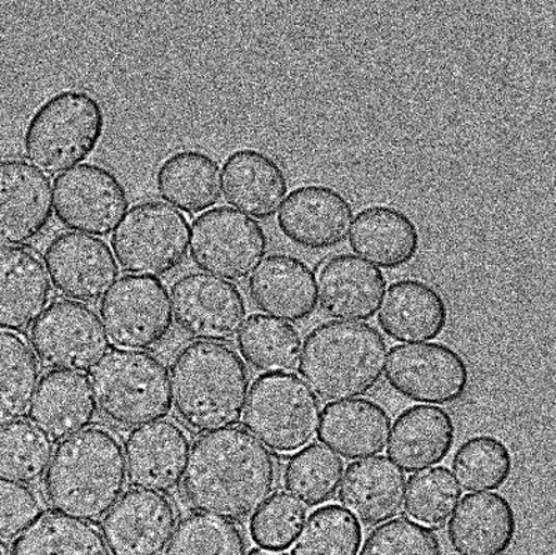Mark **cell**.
<instances>
[{"instance_id":"1","label":"cell","mask_w":556,"mask_h":555,"mask_svg":"<svg viewBox=\"0 0 556 555\" xmlns=\"http://www.w3.org/2000/svg\"><path fill=\"white\" fill-rule=\"evenodd\" d=\"M277 483L278 465L269 450L233 427L197 440L184 492L198 512L242 522L264 506Z\"/></svg>"},{"instance_id":"2","label":"cell","mask_w":556,"mask_h":555,"mask_svg":"<svg viewBox=\"0 0 556 555\" xmlns=\"http://www.w3.org/2000/svg\"><path fill=\"white\" fill-rule=\"evenodd\" d=\"M43 487L49 506L59 515L84 522L100 521L127 487L122 443L100 427L64 439L54 449Z\"/></svg>"},{"instance_id":"3","label":"cell","mask_w":556,"mask_h":555,"mask_svg":"<svg viewBox=\"0 0 556 555\" xmlns=\"http://www.w3.org/2000/svg\"><path fill=\"white\" fill-rule=\"evenodd\" d=\"M169 377L175 413L192 431H222L242 419L250 375L232 348L190 343L174 358Z\"/></svg>"},{"instance_id":"4","label":"cell","mask_w":556,"mask_h":555,"mask_svg":"<svg viewBox=\"0 0 556 555\" xmlns=\"http://www.w3.org/2000/svg\"><path fill=\"white\" fill-rule=\"evenodd\" d=\"M388 343L368 324L330 321L304 340L299 373L315 396L345 402L365 396L382 381Z\"/></svg>"},{"instance_id":"5","label":"cell","mask_w":556,"mask_h":555,"mask_svg":"<svg viewBox=\"0 0 556 555\" xmlns=\"http://www.w3.org/2000/svg\"><path fill=\"white\" fill-rule=\"evenodd\" d=\"M106 116L92 94L78 89L53 94L35 110L24 133V153L45 175L70 172L94 152Z\"/></svg>"},{"instance_id":"6","label":"cell","mask_w":556,"mask_h":555,"mask_svg":"<svg viewBox=\"0 0 556 555\" xmlns=\"http://www.w3.org/2000/svg\"><path fill=\"white\" fill-rule=\"evenodd\" d=\"M100 413L114 427L137 429L173 408L172 377L162 358L139 350H112L90 371Z\"/></svg>"},{"instance_id":"7","label":"cell","mask_w":556,"mask_h":555,"mask_svg":"<svg viewBox=\"0 0 556 555\" xmlns=\"http://www.w3.org/2000/svg\"><path fill=\"white\" fill-rule=\"evenodd\" d=\"M248 432L279 456H290L313 442L320 402L299 375L265 374L250 389L243 413Z\"/></svg>"},{"instance_id":"8","label":"cell","mask_w":556,"mask_h":555,"mask_svg":"<svg viewBox=\"0 0 556 555\" xmlns=\"http://www.w3.org/2000/svg\"><path fill=\"white\" fill-rule=\"evenodd\" d=\"M189 219L162 202L134 206L112 237L114 257L125 273L164 277L182 266L189 252Z\"/></svg>"},{"instance_id":"9","label":"cell","mask_w":556,"mask_h":555,"mask_svg":"<svg viewBox=\"0 0 556 555\" xmlns=\"http://www.w3.org/2000/svg\"><path fill=\"white\" fill-rule=\"evenodd\" d=\"M190 258L204 274L243 281L268 252V237L254 218L232 207L208 210L194 219Z\"/></svg>"},{"instance_id":"10","label":"cell","mask_w":556,"mask_h":555,"mask_svg":"<svg viewBox=\"0 0 556 555\" xmlns=\"http://www.w3.org/2000/svg\"><path fill=\"white\" fill-rule=\"evenodd\" d=\"M37 360L52 371H92L110 352V339L99 315L87 304L59 300L31 327Z\"/></svg>"},{"instance_id":"11","label":"cell","mask_w":556,"mask_h":555,"mask_svg":"<svg viewBox=\"0 0 556 555\" xmlns=\"http://www.w3.org/2000/svg\"><path fill=\"white\" fill-rule=\"evenodd\" d=\"M102 323L115 346L157 348L172 332L174 313L168 288L156 278L125 275L100 304Z\"/></svg>"},{"instance_id":"12","label":"cell","mask_w":556,"mask_h":555,"mask_svg":"<svg viewBox=\"0 0 556 555\" xmlns=\"http://www.w3.org/2000/svg\"><path fill=\"white\" fill-rule=\"evenodd\" d=\"M53 204L64 227L89 237H109L127 214L129 200L117 175L84 163L54 179Z\"/></svg>"},{"instance_id":"13","label":"cell","mask_w":556,"mask_h":555,"mask_svg":"<svg viewBox=\"0 0 556 555\" xmlns=\"http://www.w3.org/2000/svg\"><path fill=\"white\" fill-rule=\"evenodd\" d=\"M386 379L401 396L422 404H453L468 392V364L442 343L403 344L390 350Z\"/></svg>"},{"instance_id":"14","label":"cell","mask_w":556,"mask_h":555,"mask_svg":"<svg viewBox=\"0 0 556 555\" xmlns=\"http://www.w3.org/2000/svg\"><path fill=\"white\" fill-rule=\"evenodd\" d=\"M175 321L200 342H229L242 331L248 304L238 287L204 273L184 275L172 287Z\"/></svg>"},{"instance_id":"15","label":"cell","mask_w":556,"mask_h":555,"mask_svg":"<svg viewBox=\"0 0 556 555\" xmlns=\"http://www.w3.org/2000/svg\"><path fill=\"white\" fill-rule=\"evenodd\" d=\"M43 262L54 289L83 304L106 297L119 277L112 249L102 239L89 235H58L45 250Z\"/></svg>"},{"instance_id":"16","label":"cell","mask_w":556,"mask_h":555,"mask_svg":"<svg viewBox=\"0 0 556 555\" xmlns=\"http://www.w3.org/2000/svg\"><path fill=\"white\" fill-rule=\"evenodd\" d=\"M53 217V189L48 175L24 160L0 162V247L35 241Z\"/></svg>"},{"instance_id":"17","label":"cell","mask_w":556,"mask_h":555,"mask_svg":"<svg viewBox=\"0 0 556 555\" xmlns=\"http://www.w3.org/2000/svg\"><path fill=\"white\" fill-rule=\"evenodd\" d=\"M125 465L134 488L169 493L184 482L190 454L189 434L172 419L143 425L125 439Z\"/></svg>"},{"instance_id":"18","label":"cell","mask_w":556,"mask_h":555,"mask_svg":"<svg viewBox=\"0 0 556 555\" xmlns=\"http://www.w3.org/2000/svg\"><path fill=\"white\" fill-rule=\"evenodd\" d=\"M178 525L174 504L149 490L125 493L102 525L113 555H162Z\"/></svg>"},{"instance_id":"19","label":"cell","mask_w":556,"mask_h":555,"mask_svg":"<svg viewBox=\"0 0 556 555\" xmlns=\"http://www.w3.org/2000/svg\"><path fill=\"white\" fill-rule=\"evenodd\" d=\"M349 200L327 185H304L285 199L278 213L280 231L300 248L338 247L349 237L353 222Z\"/></svg>"},{"instance_id":"20","label":"cell","mask_w":556,"mask_h":555,"mask_svg":"<svg viewBox=\"0 0 556 555\" xmlns=\"http://www.w3.org/2000/svg\"><path fill=\"white\" fill-rule=\"evenodd\" d=\"M255 306L275 319L304 321L318 306L317 277L302 260L289 254H270L249 279Z\"/></svg>"},{"instance_id":"21","label":"cell","mask_w":556,"mask_h":555,"mask_svg":"<svg viewBox=\"0 0 556 555\" xmlns=\"http://www.w3.org/2000/svg\"><path fill=\"white\" fill-rule=\"evenodd\" d=\"M386 285L383 273L372 264L355 254H339L320 268V307L340 321H368L382 304Z\"/></svg>"},{"instance_id":"22","label":"cell","mask_w":556,"mask_h":555,"mask_svg":"<svg viewBox=\"0 0 556 555\" xmlns=\"http://www.w3.org/2000/svg\"><path fill=\"white\" fill-rule=\"evenodd\" d=\"M222 178L224 198L230 206L257 219L275 216L289 191L287 174L262 150L239 149L230 153Z\"/></svg>"},{"instance_id":"23","label":"cell","mask_w":556,"mask_h":555,"mask_svg":"<svg viewBox=\"0 0 556 555\" xmlns=\"http://www.w3.org/2000/svg\"><path fill=\"white\" fill-rule=\"evenodd\" d=\"M339 489L345 512L368 527L392 521L403 512L407 478L386 457L350 464Z\"/></svg>"},{"instance_id":"24","label":"cell","mask_w":556,"mask_h":555,"mask_svg":"<svg viewBox=\"0 0 556 555\" xmlns=\"http://www.w3.org/2000/svg\"><path fill=\"white\" fill-rule=\"evenodd\" d=\"M52 300V282L42 260L23 248L0 247V329L33 327Z\"/></svg>"},{"instance_id":"25","label":"cell","mask_w":556,"mask_h":555,"mask_svg":"<svg viewBox=\"0 0 556 555\" xmlns=\"http://www.w3.org/2000/svg\"><path fill=\"white\" fill-rule=\"evenodd\" d=\"M28 417L52 442L85 431L97 417V400L88 378L78 373H48L39 381Z\"/></svg>"},{"instance_id":"26","label":"cell","mask_w":556,"mask_h":555,"mask_svg":"<svg viewBox=\"0 0 556 555\" xmlns=\"http://www.w3.org/2000/svg\"><path fill=\"white\" fill-rule=\"evenodd\" d=\"M448 321V308L432 285L418 279H401L386 290L378 323L390 339L417 344L434 340Z\"/></svg>"},{"instance_id":"27","label":"cell","mask_w":556,"mask_h":555,"mask_svg":"<svg viewBox=\"0 0 556 555\" xmlns=\"http://www.w3.org/2000/svg\"><path fill=\"white\" fill-rule=\"evenodd\" d=\"M390 415L380 404L367 399L328 404L320 414V443L345 459L379 456L388 446Z\"/></svg>"},{"instance_id":"28","label":"cell","mask_w":556,"mask_h":555,"mask_svg":"<svg viewBox=\"0 0 556 555\" xmlns=\"http://www.w3.org/2000/svg\"><path fill=\"white\" fill-rule=\"evenodd\" d=\"M454 442L455 424L450 413L422 404L405 409L395 419L388 456L403 472H420L443 463Z\"/></svg>"},{"instance_id":"29","label":"cell","mask_w":556,"mask_h":555,"mask_svg":"<svg viewBox=\"0 0 556 555\" xmlns=\"http://www.w3.org/2000/svg\"><path fill=\"white\" fill-rule=\"evenodd\" d=\"M514 507L498 493L468 494L448 524L451 546L463 555H503L516 534Z\"/></svg>"},{"instance_id":"30","label":"cell","mask_w":556,"mask_h":555,"mask_svg":"<svg viewBox=\"0 0 556 555\" xmlns=\"http://www.w3.org/2000/svg\"><path fill=\"white\" fill-rule=\"evenodd\" d=\"M349 243L355 256L377 268L397 269L417 256L420 237L417 225L401 210L370 206L354 218Z\"/></svg>"},{"instance_id":"31","label":"cell","mask_w":556,"mask_h":555,"mask_svg":"<svg viewBox=\"0 0 556 555\" xmlns=\"http://www.w3.org/2000/svg\"><path fill=\"white\" fill-rule=\"evenodd\" d=\"M156 188L160 198L180 213H203L222 199V168L200 150H180L159 167Z\"/></svg>"},{"instance_id":"32","label":"cell","mask_w":556,"mask_h":555,"mask_svg":"<svg viewBox=\"0 0 556 555\" xmlns=\"http://www.w3.org/2000/svg\"><path fill=\"white\" fill-rule=\"evenodd\" d=\"M39 379L41 368L27 340L0 329V428L29 412Z\"/></svg>"},{"instance_id":"33","label":"cell","mask_w":556,"mask_h":555,"mask_svg":"<svg viewBox=\"0 0 556 555\" xmlns=\"http://www.w3.org/2000/svg\"><path fill=\"white\" fill-rule=\"evenodd\" d=\"M238 346L245 363L267 374L292 373L302 356L298 329L264 314H254L244 323Z\"/></svg>"},{"instance_id":"34","label":"cell","mask_w":556,"mask_h":555,"mask_svg":"<svg viewBox=\"0 0 556 555\" xmlns=\"http://www.w3.org/2000/svg\"><path fill=\"white\" fill-rule=\"evenodd\" d=\"M10 555H113L97 527L59 514L45 515L24 532Z\"/></svg>"},{"instance_id":"35","label":"cell","mask_w":556,"mask_h":555,"mask_svg":"<svg viewBox=\"0 0 556 555\" xmlns=\"http://www.w3.org/2000/svg\"><path fill=\"white\" fill-rule=\"evenodd\" d=\"M343 459L320 443L300 450L285 469V488L305 507L330 502L342 484Z\"/></svg>"},{"instance_id":"36","label":"cell","mask_w":556,"mask_h":555,"mask_svg":"<svg viewBox=\"0 0 556 555\" xmlns=\"http://www.w3.org/2000/svg\"><path fill=\"white\" fill-rule=\"evenodd\" d=\"M451 468L460 489L484 493L508 482L514 459L503 440L482 434L467 440L457 450Z\"/></svg>"},{"instance_id":"37","label":"cell","mask_w":556,"mask_h":555,"mask_svg":"<svg viewBox=\"0 0 556 555\" xmlns=\"http://www.w3.org/2000/svg\"><path fill=\"white\" fill-rule=\"evenodd\" d=\"M53 452L52 440L31 422L0 428V479L22 484L41 481Z\"/></svg>"},{"instance_id":"38","label":"cell","mask_w":556,"mask_h":555,"mask_svg":"<svg viewBox=\"0 0 556 555\" xmlns=\"http://www.w3.org/2000/svg\"><path fill=\"white\" fill-rule=\"evenodd\" d=\"M463 489L448 468L425 469L409 478L405 489V513L422 527L442 528L457 508Z\"/></svg>"},{"instance_id":"39","label":"cell","mask_w":556,"mask_h":555,"mask_svg":"<svg viewBox=\"0 0 556 555\" xmlns=\"http://www.w3.org/2000/svg\"><path fill=\"white\" fill-rule=\"evenodd\" d=\"M248 543L237 524L208 514L188 515L177 525L165 555H245Z\"/></svg>"},{"instance_id":"40","label":"cell","mask_w":556,"mask_h":555,"mask_svg":"<svg viewBox=\"0 0 556 555\" xmlns=\"http://www.w3.org/2000/svg\"><path fill=\"white\" fill-rule=\"evenodd\" d=\"M363 528L343 507L318 508L305 522L292 555H358Z\"/></svg>"},{"instance_id":"41","label":"cell","mask_w":556,"mask_h":555,"mask_svg":"<svg viewBox=\"0 0 556 555\" xmlns=\"http://www.w3.org/2000/svg\"><path fill=\"white\" fill-rule=\"evenodd\" d=\"M307 519V507L292 494L278 492L253 515L250 534L257 546L282 552L293 546Z\"/></svg>"},{"instance_id":"42","label":"cell","mask_w":556,"mask_h":555,"mask_svg":"<svg viewBox=\"0 0 556 555\" xmlns=\"http://www.w3.org/2000/svg\"><path fill=\"white\" fill-rule=\"evenodd\" d=\"M359 555H442V547L430 529L399 518L375 529Z\"/></svg>"},{"instance_id":"43","label":"cell","mask_w":556,"mask_h":555,"mask_svg":"<svg viewBox=\"0 0 556 555\" xmlns=\"http://www.w3.org/2000/svg\"><path fill=\"white\" fill-rule=\"evenodd\" d=\"M41 497L25 484L0 479V543L13 542L43 517Z\"/></svg>"},{"instance_id":"44","label":"cell","mask_w":556,"mask_h":555,"mask_svg":"<svg viewBox=\"0 0 556 555\" xmlns=\"http://www.w3.org/2000/svg\"><path fill=\"white\" fill-rule=\"evenodd\" d=\"M249 555H290L283 552H275V550H265V548H253Z\"/></svg>"},{"instance_id":"45","label":"cell","mask_w":556,"mask_h":555,"mask_svg":"<svg viewBox=\"0 0 556 555\" xmlns=\"http://www.w3.org/2000/svg\"><path fill=\"white\" fill-rule=\"evenodd\" d=\"M0 555H7V553H4V550L2 547H0Z\"/></svg>"}]
</instances>
